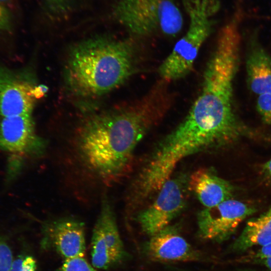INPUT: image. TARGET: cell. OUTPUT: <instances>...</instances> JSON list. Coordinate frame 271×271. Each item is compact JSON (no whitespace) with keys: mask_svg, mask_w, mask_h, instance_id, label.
<instances>
[{"mask_svg":"<svg viewBox=\"0 0 271 271\" xmlns=\"http://www.w3.org/2000/svg\"><path fill=\"white\" fill-rule=\"evenodd\" d=\"M189 24L159 68L162 79L169 82L182 78L192 69L199 51L213 30V17L220 8L219 0H182Z\"/></svg>","mask_w":271,"mask_h":271,"instance_id":"3957f363","label":"cell"},{"mask_svg":"<svg viewBox=\"0 0 271 271\" xmlns=\"http://www.w3.org/2000/svg\"><path fill=\"white\" fill-rule=\"evenodd\" d=\"M269 257H271V243L261 246L256 252L252 254L251 259L259 261Z\"/></svg>","mask_w":271,"mask_h":271,"instance_id":"ffe728a7","label":"cell"},{"mask_svg":"<svg viewBox=\"0 0 271 271\" xmlns=\"http://www.w3.org/2000/svg\"><path fill=\"white\" fill-rule=\"evenodd\" d=\"M255 212L253 206L232 198L214 206L204 207L197 215L199 235L207 240L225 241L245 219Z\"/></svg>","mask_w":271,"mask_h":271,"instance_id":"52a82bcc","label":"cell"},{"mask_svg":"<svg viewBox=\"0 0 271 271\" xmlns=\"http://www.w3.org/2000/svg\"><path fill=\"white\" fill-rule=\"evenodd\" d=\"M11 0H0V31L10 29L12 19Z\"/></svg>","mask_w":271,"mask_h":271,"instance_id":"e0dca14e","label":"cell"},{"mask_svg":"<svg viewBox=\"0 0 271 271\" xmlns=\"http://www.w3.org/2000/svg\"><path fill=\"white\" fill-rule=\"evenodd\" d=\"M188 188L205 208L232 198L234 192L230 182L207 168H200L192 173L188 178Z\"/></svg>","mask_w":271,"mask_h":271,"instance_id":"7c38bea8","label":"cell"},{"mask_svg":"<svg viewBox=\"0 0 271 271\" xmlns=\"http://www.w3.org/2000/svg\"><path fill=\"white\" fill-rule=\"evenodd\" d=\"M134 50L129 41L102 37L77 44L66 62L68 86L82 96H97L110 91L131 74Z\"/></svg>","mask_w":271,"mask_h":271,"instance_id":"7a4b0ae2","label":"cell"},{"mask_svg":"<svg viewBox=\"0 0 271 271\" xmlns=\"http://www.w3.org/2000/svg\"><path fill=\"white\" fill-rule=\"evenodd\" d=\"M35 87L22 74L6 68H0L2 117L31 114L36 98Z\"/></svg>","mask_w":271,"mask_h":271,"instance_id":"9c48e42d","label":"cell"},{"mask_svg":"<svg viewBox=\"0 0 271 271\" xmlns=\"http://www.w3.org/2000/svg\"><path fill=\"white\" fill-rule=\"evenodd\" d=\"M259 262L262 263L266 267L271 270V257L263 259L260 260Z\"/></svg>","mask_w":271,"mask_h":271,"instance_id":"603a6c76","label":"cell"},{"mask_svg":"<svg viewBox=\"0 0 271 271\" xmlns=\"http://www.w3.org/2000/svg\"><path fill=\"white\" fill-rule=\"evenodd\" d=\"M58 271H97L84 256L65 259Z\"/></svg>","mask_w":271,"mask_h":271,"instance_id":"9a60e30c","label":"cell"},{"mask_svg":"<svg viewBox=\"0 0 271 271\" xmlns=\"http://www.w3.org/2000/svg\"><path fill=\"white\" fill-rule=\"evenodd\" d=\"M10 271H37L35 259L30 255H22L14 259Z\"/></svg>","mask_w":271,"mask_h":271,"instance_id":"ac0fdd59","label":"cell"},{"mask_svg":"<svg viewBox=\"0 0 271 271\" xmlns=\"http://www.w3.org/2000/svg\"><path fill=\"white\" fill-rule=\"evenodd\" d=\"M256 108L262 121L271 125V93H264L257 96Z\"/></svg>","mask_w":271,"mask_h":271,"instance_id":"2e32d148","label":"cell"},{"mask_svg":"<svg viewBox=\"0 0 271 271\" xmlns=\"http://www.w3.org/2000/svg\"><path fill=\"white\" fill-rule=\"evenodd\" d=\"M14 260L11 248L0 239V271H10Z\"/></svg>","mask_w":271,"mask_h":271,"instance_id":"d6986e66","label":"cell"},{"mask_svg":"<svg viewBox=\"0 0 271 271\" xmlns=\"http://www.w3.org/2000/svg\"><path fill=\"white\" fill-rule=\"evenodd\" d=\"M113 14L136 36H146L157 31L174 36L183 25L182 13L174 0H119Z\"/></svg>","mask_w":271,"mask_h":271,"instance_id":"277c9868","label":"cell"},{"mask_svg":"<svg viewBox=\"0 0 271 271\" xmlns=\"http://www.w3.org/2000/svg\"><path fill=\"white\" fill-rule=\"evenodd\" d=\"M238 271H253V270H239Z\"/></svg>","mask_w":271,"mask_h":271,"instance_id":"cb8c5ba5","label":"cell"},{"mask_svg":"<svg viewBox=\"0 0 271 271\" xmlns=\"http://www.w3.org/2000/svg\"><path fill=\"white\" fill-rule=\"evenodd\" d=\"M144 250L150 258L157 261H191L200 257L178 229L170 225L151 236Z\"/></svg>","mask_w":271,"mask_h":271,"instance_id":"30bf717a","label":"cell"},{"mask_svg":"<svg viewBox=\"0 0 271 271\" xmlns=\"http://www.w3.org/2000/svg\"><path fill=\"white\" fill-rule=\"evenodd\" d=\"M91 256L92 265L101 269L115 265L126 256L114 212L106 195L101 199L92 231Z\"/></svg>","mask_w":271,"mask_h":271,"instance_id":"8992f818","label":"cell"},{"mask_svg":"<svg viewBox=\"0 0 271 271\" xmlns=\"http://www.w3.org/2000/svg\"><path fill=\"white\" fill-rule=\"evenodd\" d=\"M50 5L53 6L55 8L62 7L63 5L65 4V1L64 0H47Z\"/></svg>","mask_w":271,"mask_h":271,"instance_id":"7402d4cb","label":"cell"},{"mask_svg":"<svg viewBox=\"0 0 271 271\" xmlns=\"http://www.w3.org/2000/svg\"><path fill=\"white\" fill-rule=\"evenodd\" d=\"M46 143L36 133L31 114L3 117L0 120V148L18 155H41Z\"/></svg>","mask_w":271,"mask_h":271,"instance_id":"ba28073f","label":"cell"},{"mask_svg":"<svg viewBox=\"0 0 271 271\" xmlns=\"http://www.w3.org/2000/svg\"><path fill=\"white\" fill-rule=\"evenodd\" d=\"M172 102L167 82L162 80L131 105L87 118L76 135L80 160L102 180L118 178L130 164L137 145L163 118Z\"/></svg>","mask_w":271,"mask_h":271,"instance_id":"6da1fadb","label":"cell"},{"mask_svg":"<svg viewBox=\"0 0 271 271\" xmlns=\"http://www.w3.org/2000/svg\"><path fill=\"white\" fill-rule=\"evenodd\" d=\"M261 174L264 179L271 181V159L263 164L261 169Z\"/></svg>","mask_w":271,"mask_h":271,"instance_id":"44dd1931","label":"cell"},{"mask_svg":"<svg viewBox=\"0 0 271 271\" xmlns=\"http://www.w3.org/2000/svg\"><path fill=\"white\" fill-rule=\"evenodd\" d=\"M245 68L247 86L253 93H271V56L255 37L248 43Z\"/></svg>","mask_w":271,"mask_h":271,"instance_id":"4fadbf2b","label":"cell"},{"mask_svg":"<svg viewBox=\"0 0 271 271\" xmlns=\"http://www.w3.org/2000/svg\"><path fill=\"white\" fill-rule=\"evenodd\" d=\"M46 237L65 259L84 256L85 251L83 223L73 218L63 217L46 223Z\"/></svg>","mask_w":271,"mask_h":271,"instance_id":"8fae6325","label":"cell"},{"mask_svg":"<svg viewBox=\"0 0 271 271\" xmlns=\"http://www.w3.org/2000/svg\"><path fill=\"white\" fill-rule=\"evenodd\" d=\"M271 243V205L259 216L247 221L231 248L235 252L246 250L255 246Z\"/></svg>","mask_w":271,"mask_h":271,"instance_id":"5bb4252c","label":"cell"},{"mask_svg":"<svg viewBox=\"0 0 271 271\" xmlns=\"http://www.w3.org/2000/svg\"><path fill=\"white\" fill-rule=\"evenodd\" d=\"M65 2L67 1V0H64Z\"/></svg>","mask_w":271,"mask_h":271,"instance_id":"d4e9b609","label":"cell"},{"mask_svg":"<svg viewBox=\"0 0 271 271\" xmlns=\"http://www.w3.org/2000/svg\"><path fill=\"white\" fill-rule=\"evenodd\" d=\"M188 178H169L157 192L154 201L140 211L137 220L142 231L152 236L169 225L185 207Z\"/></svg>","mask_w":271,"mask_h":271,"instance_id":"5b68a950","label":"cell"}]
</instances>
